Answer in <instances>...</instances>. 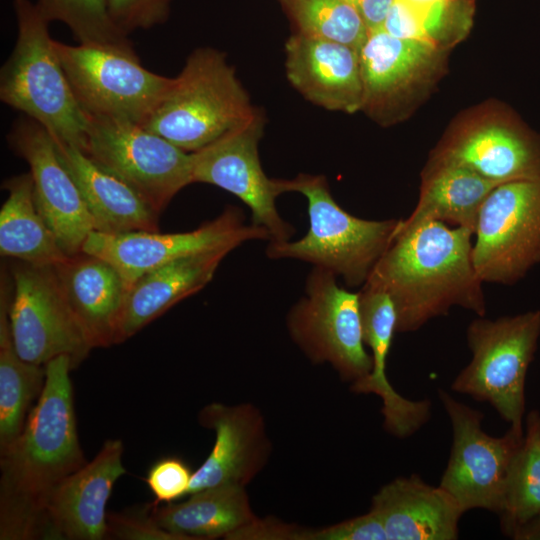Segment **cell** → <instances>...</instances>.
Masks as SVG:
<instances>
[{"label":"cell","mask_w":540,"mask_h":540,"mask_svg":"<svg viewBox=\"0 0 540 540\" xmlns=\"http://www.w3.org/2000/svg\"><path fill=\"white\" fill-rule=\"evenodd\" d=\"M42 392L20 435L0 450V539H42L55 487L87 461L81 449L67 356L46 365Z\"/></svg>","instance_id":"6da1fadb"},{"label":"cell","mask_w":540,"mask_h":540,"mask_svg":"<svg viewBox=\"0 0 540 540\" xmlns=\"http://www.w3.org/2000/svg\"><path fill=\"white\" fill-rule=\"evenodd\" d=\"M473 235L442 222L394 233L364 284L391 297L397 332L416 331L454 306L485 316L483 282L472 259Z\"/></svg>","instance_id":"7a4b0ae2"},{"label":"cell","mask_w":540,"mask_h":540,"mask_svg":"<svg viewBox=\"0 0 540 540\" xmlns=\"http://www.w3.org/2000/svg\"><path fill=\"white\" fill-rule=\"evenodd\" d=\"M17 39L0 72V99L43 126L51 137L80 150L89 118L80 107L36 3L14 0Z\"/></svg>","instance_id":"3957f363"},{"label":"cell","mask_w":540,"mask_h":540,"mask_svg":"<svg viewBox=\"0 0 540 540\" xmlns=\"http://www.w3.org/2000/svg\"><path fill=\"white\" fill-rule=\"evenodd\" d=\"M287 186L288 192L305 196L309 228L299 240L269 242L267 256L301 260L341 277L348 287H362L392 242L400 219L353 216L335 201L322 175L299 174L287 180Z\"/></svg>","instance_id":"277c9868"},{"label":"cell","mask_w":540,"mask_h":540,"mask_svg":"<svg viewBox=\"0 0 540 540\" xmlns=\"http://www.w3.org/2000/svg\"><path fill=\"white\" fill-rule=\"evenodd\" d=\"M256 112L224 54L200 48L189 55L143 127L192 153Z\"/></svg>","instance_id":"5b68a950"},{"label":"cell","mask_w":540,"mask_h":540,"mask_svg":"<svg viewBox=\"0 0 540 540\" xmlns=\"http://www.w3.org/2000/svg\"><path fill=\"white\" fill-rule=\"evenodd\" d=\"M466 334L472 358L451 389L488 402L511 429L523 433L525 378L540 336V311L494 320L478 316Z\"/></svg>","instance_id":"8992f818"},{"label":"cell","mask_w":540,"mask_h":540,"mask_svg":"<svg viewBox=\"0 0 540 540\" xmlns=\"http://www.w3.org/2000/svg\"><path fill=\"white\" fill-rule=\"evenodd\" d=\"M54 48L87 116L143 126L174 82V78L146 69L134 49L72 46L56 40Z\"/></svg>","instance_id":"52a82bcc"},{"label":"cell","mask_w":540,"mask_h":540,"mask_svg":"<svg viewBox=\"0 0 540 540\" xmlns=\"http://www.w3.org/2000/svg\"><path fill=\"white\" fill-rule=\"evenodd\" d=\"M88 118L83 152L133 188L156 212L193 183L191 153L142 125L107 117Z\"/></svg>","instance_id":"ba28073f"},{"label":"cell","mask_w":540,"mask_h":540,"mask_svg":"<svg viewBox=\"0 0 540 540\" xmlns=\"http://www.w3.org/2000/svg\"><path fill=\"white\" fill-rule=\"evenodd\" d=\"M287 326L294 342L312 361L330 363L342 379L355 382L371 372L359 293L339 286L335 274L313 267L305 295L290 310Z\"/></svg>","instance_id":"9c48e42d"},{"label":"cell","mask_w":540,"mask_h":540,"mask_svg":"<svg viewBox=\"0 0 540 540\" xmlns=\"http://www.w3.org/2000/svg\"><path fill=\"white\" fill-rule=\"evenodd\" d=\"M438 396L451 421L453 443L439 486L465 513L486 509L501 514L510 471L523 433L513 429L492 437L482 429L483 413L439 389Z\"/></svg>","instance_id":"30bf717a"},{"label":"cell","mask_w":540,"mask_h":540,"mask_svg":"<svg viewBox=\"0 0 540 540\" xmlns=\"http://www.w3.org/2000/svg\"><path fill=\"white\" fill-rule=\"evenodd\" d=\"M472 247L483 283L512 285L540 262V179L496 186L479 213Z\"/></svg>","instance_id":"8fae6325"},{"label":"cell","mask_w":540,"mask_h":540,"mask_svg":"<svg viewBox=\"0 0 540 540\" xmlns=\"http://www.w3.org/2000/svg\"><path fill=\"white\" fill-rule=\"evenodd\" d=\"M12 340L25 361L46 365L67 356L77 368L93 348L73 315L53 266L19 261L11 268Z\"/></svg>","instance_id":"7c38bea8"},{"label":"cell","mask_w":540,"mask_h":540,"mask_svg":"<svg viewBox=\"0 0 540 540\" xmlns=\"http://www.w3.org/2000/svg\"><path fill=\"white\" fill-rule=\"evenodd\" d=\"M263 118L257 111L245 123L192 152V180L224 189L245 203L252 224L264 228L270 242L290 240L294 228L279 214L276 199L288 192L287 180L269 178L262 169L258 143Z\"/></svg>","instance_id":"4fadbf2b"},{"label":"cell","mask_w":540,"mask_h":540,"mask_svg":"<svg viewBox=\"0 0 540 540\" xmlns=\"http://www.w3.org/2000/svg\"><path fill=\"white\" fill-rule=\"evenodd\" d=\"M251 240H270V235L262 227L246 224L242 212L229 206L216 218L187 232L92 231L82 251L110 263L130 287L145 273L171 261L202 252L232 251Z\"/></svg>","instance_id":"5bb4252c"},{"label":"cell","mask_w":540,"mask_h":540,"mask_svg":"<svg viewBox=\"0 0 540 540\" xmlns=\"http://www.w3.org/2000/svg\"><path fill=\"white\" fill-rule=\"evenodd\" d=\"M8 142L30 167L36 205L60 247L68 256L81 252L94 221L51 135L25 116L13 124Z\"/></svg>","instance_id":"9a60e30c"},{"label":"cell","mask_w":540,"mask_h":540,"mask_svg":"<svg viewBox=\"0 0 540 540\" xmlns=\"http://www.w3.org/2000/svg\"><path fill=\"white\" fill-rule=\"evenodd\" d=\"M120 439L106 440L90 462L66 477L51 492L42 539L106 538V505L116 481L126 473Z\"/></svg>","instance_id":"2e32d148"},{"label":"cell","mask_w":540,"mask_h":540,"mask_svg":"<svg viewBox=\"0 0 540 540\" xmlns=\"http://www.w3.org/2000/svg\"><path fill=\"white\" fill-rule=\"evenodd\" d=\"M199 421L214 430L215 442L208 457L193 472L190 494L222 485L245 487L269 456L260 412L250 404L211 403L201 410Z\"/></svg>","instance_id":"e0dca14e"},{"label":"cell","mask_w":540,"mask_h":540,"mask_svg":"<svg viewBox=\"0 0 540 540\" xmlns=\"http://www.w3.org/2000/svg\"><path fill=\"white\" fill-rule=\"evenodd\" d=\"M430 161L463 166L499 184L540 179V138L520 126L487 121L449 136Z\"/></svg>","instance_id":"ac0fdd59"},{"label":"cell","mask_w":540,"mask_h":540,"mask_svg":"<svg viewBox=\"0 0 540 540\" xmlns=\"http://www.w3.org/2000/svg\"><path fill=\"white\" fill-rule=\"evenodd\" d=\"M285 50L287 78L306 99L345 113L363 108L359 51L299 32L288 39Z\"/></svg>","instance_id":"d6986e66"},{"label":"cell","mask_w":540,"mask_h":540,"mask_svg":"<svg viewBox=\"0 0 540 540\" xmlns=\"http://www.w3.org/2000/svg\"><path fill=\"white\" fill-rule=\"evenodd\" d=\"M358 293L363 340L371 350L373 364L371 372L353 382L351 390L379 396L386 431L399 438L408 437L430 418L431 402L404 398L387 379L386 361L397 332V314L391 297L368 284H364Z\"/></svg>","instance_id":"ffe728a7"},{"label":"cell","mask_w":540,"mask_h":540,"mask_svg":"<svg viewBox=\"0 0 540 540\" xmlns=\"http://www.w3.org/2000/svg\"><path fill=\"white\" fill-rule=\"evenodd\" d=\"M62 293L93 348L116 344L128 285L107 261L83 251L53 266Z\"/></svg>","instance_id":"44dd1931"},{"label":"cell","mask_w":540,"mask_h":540,"mask_svg":"<svg viewBox=\"0 0 540 540\" xmlns=\"http://www.w3.org/2000/svg\"><path fill=\"white\" fill-rule=\"evenodd\" d=\"M371 510L381 519L388 540H454L464 514L440 486L418 475L399 477L372 498Z\"/></svg>","instance_id":"7402d4cb"},{"label":"cell","mask_w":540,"mask_h":540,"mask_svg":"<svg viewBox=\"0 0 540 540\" xmlns=\"http://www.w3.org/2000/svg\"><path fill=\"white\" fill-rule=\"evenodd\" d=\"M230 252L221 249L189 255L138 278L128 289L116 344L134 336L169 308L204 288Z\"/></svg>","instance_id":"603a6c76"},{"label":"cell","mask_w":540,"mask_h":540,"mask_svg":"<svg viewBox=\"0 0 540 540\" xmlns=\"http://www.w3.org/2000/svg\"><path fill=\"white\" fill-rule=\"evenodd\" d=\"M53 141L60 160L79 188L94 221V231L108 234L158 231L159 213L133 188L77 147Z\"/></svg>","instance_id":"cb8c5ba5"},{"label":"cell","mask_w":540,"mask_h":540,"mask_svg":"<svg viewBox=\"0 0 540 540\" xmlns=\"http://www.w3.org/2000/svg\"><path fill=\"white\" fill-rule=\"evenodd\" d=\"M433 43L394 37L382 28L368 32L359 50L363 108H385L426 74L438 54Z\"/></svg>","instance_id":"d4e9b609"},{"label":"cell","mask_w":540,"mask_h":540,"mask_svg":"<svg viewBox=\"0 0 540 540\" xmlns=\"http://www.w3.org/2000/svg\"><path fill=\"white\" fill-rule=\"evenodd\" d=\"M498 185L466 167L429 161L422 173L417 205L407 219H400L395 232L428 222H448L475 233L480 209Z\"/></svg>","instance_id":"484cf974"},{"label":"cell","mask_w":540,"mask_h":540,"mask_svg":"<svg viewBox=\"0 0 540 540\" xmlns=\"http://www.w3.org/2000/svg\"><path fill=\"white\" fill-rule=\"evenodd\" d=\"M152 505L156 522L183 540L226 539L255 519L245 487L238 485L203 489L181 503Z\"/></svg>","instance_id":"4316f807"},{"label":"cell","mask_w":540,"mask_h":540,"mask_svg":"<svg viewBox=\"0 0 540 540\" xmlns=\"http://www.w3.org/2000/svg\"><path fill=\"white\" fill-rule=\"evenodd\" d=\"M3 188L8 196L0 210L1 256L39 266L66 260L68 255L38 210L30 172L7 179Z\"/></svg>","instance_id":"83f0119b"},{"label":"cell","mask_w":540,"mask_h":540,"mask_svg":"<svg viewBox=\"0 0 540 540\" xmlns=\"http://www.w3.org/2000/svg\"><path fill=\"white\" fill-rule=\"evenodd\" d=\"M7 278L2 274L0 287V450L22 432L46 378L45 365L27 362L15 350L9 320L12 282Z\"/></svg>","instance_id":"f1b7e54d"},{"label":"cell","mask_w":540,"mask_h":540,"mask_svg":"<svg viewBox=\"0 0 540 540\" xmlns=\"http://www.w3.org/2000/svg\"><path fill=\"white\" fill-rule=\"evenodd\" d=\"M540 515V415L532 411L515 456L500 514L503 531H512Z\"/></svg>","instance_id":"f546056e"},{"label":"cell","mask_w":540,"mask_h":540,"mask_svg":"<svg viewBox=\"0 0 540 540\" xmlns=\"http://www.w3.org/2000/svg\"><path fill=\"white\" fill-rule=\"evenodd\" d=\"M299 33L360 50L368 28L357 11L344 0H283Z\"/></svg>","instance_id":"4dcf8cb0"},{"label":"cell","mask_w":540,"mask_h":540,"mask_svg":"<svg viewBox=\"0 0 540 540\" xmlns=\"http://www.w3.org/2000/svg\"><path fill=\"white\" fill-rule=\"evenodd\" d=\"M36 4L49 22L67 25L79 44L133 49L128 34L111 19L105 0H37Z\"/></svg>","instance_id":"1f68e13d"},{"label":"cell","mask_w":540,"mask_h":540,"mask_svg":"<svg viewBox=\"0 0 540 540\" xmlns=\"http://www.w3.org/2000/svg\"><path fill=\"white\" fill-rule=\"evenodd\" d=\"M152 503L107 515L105 539L117 540H183L162 528L152 515Z\"/></svg>","instance_id":"d6a6232c"},{"label":"cell","mask_w":540,"mask_h":540,"mask_svg":"<svg viewBox=\"0 0 540 540\" xmlns=\"http://www.w3.org/2000/svg\"><path fill=\"white\" fill-rule=\"evenodd\" d=\"M193 472L178 457H165L149 469L145 481L154 495V505L173 503L190 494Z\"/></svg>","instance_id":"836d02e7"},{"label":"cell","mask_w":540,"mask_h":540,"mask_svg":"<svg viewBox=\"0 0 540 540\" xmlns=\"http://www.w3.org/2000/svg\"><path fill=\"white\" fill-rule=\"evenodd\" d=\"M109 15L126 34L165 21L170 0H105Z\"/></svg>","instance_id":"e575fe53"},{"label":"cell","mask_w":540,"mask_h":540,"mask_svg":"<svg viewBox=\"0 0 540 540\" xmlns=\"http://www.w3.org/2000/svg\"><path fill=\"white\" fill-rule=\"evenodd\" d=\"M312 540H388L378 515L370 511L335 525L313 530Z\"/></svg>","instance_id":"d590c367"},{"label":"cell","mask_w":540,"mask_h":540,"mask_svg":"<svg viewBox=\"0 0 540 540\" xmlns=\"http://www.w3.org/2000/svg\"><path fill=\"white\" fill-rule=\"evenodd\" d=\"M313 529L289 525L277 520L254 519L226 539L312 540Z\"/></svg>","instance_id":"8d00e7d4"},{"label":"cell","mask_w":540,"mask_h":540,"mask_svg":"<svg viewBox=\"0 0 540 540\" xmlns=\"http://www.w3.org/2000/svg\"><path fill=\"white\" fill-rule=\"evenodd\" d=\"M381 28L397 38L419 40L437 45L423 21L396 0H393Z\"/></svg>","instance_id":"74e56055"},{"label":"cell","mask_w":540,"mask_h":540,"mask_svg":"<svg viewBox=\"0 0 540 540\" xmlns=\"http://www.w3.org/2000/svg\"><path fill=\"white\" fill-rule=\"evenodd\" d=\"M410 9L425 24L432 39L439 46V33L442 30L447 12L455 0H396Z\"/></svg>","instance_id":"f35d334b"},{"label":"cell","mask_w":540,"mask_h":540,"mask_svg":"<svg viewBox=\"0 0 540 540\" xmlns=\"http://www.w3.org/2000/svg\"><path fill=\"white\" fill-rule=\"evenodd\" d=\"M365 22L368 31L381 28L393 0H344Z\"/></svg>","instance_id":"ab89813d"},{"label":"cell","mask_w":540,"mask_h":540,"mask_svg":"<svg viewBox=\"0 0 540 540\" xmlns=\"http://www.w3.org/2000/svg\"><path fill=\"white\" fill-rule=\"evenodd\" d=\"M510 536L516 539H540V515L515 528Z\"/></svg>","instance_id":"60d3db41"}]
</instances>
